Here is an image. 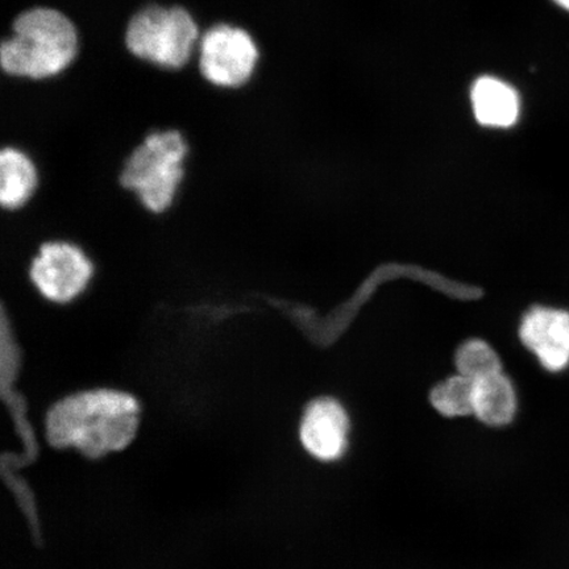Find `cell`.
Wrapping results in <instances>:
<instances>
[{
  "label": "cell",
  "mask_w": 569,
  "mask_h": 569,
  "mask_svg": "<svg viewBox=\"0 0 569 569\" xmlns=\"http://www.w3.org/2000/svg\"><path fill=\"white\" fill-rule=\"evenodd\" d=\"M139 423L137 397L126 390L92 388L56 401L47 411L46 432L51 446L74 447L98 459L124 450L137 437Z\"/></svg>",
  "instance_id": "obj_1"
},
{
  "label": "cell",
  "mask_w": 569,
  "mask_h": 569,
  "mask_svg": "<svg viewBox=\"0 0 569 569\" xmlns=\"http://www.w3.org/2000/svg\"><path fill=\"white\" fill-rule=\"evenodd\" d=\"M97 264L87 249L67 239L42 241L27 267V279L42 300L67 306L87 293Z\"/></svg>",
  "instance_id": "obj_5"
},
{
  "label": "cell",
  "mask_w": 569,
  "mask_h": 569,
  "mask_svg": "<svg viewBox=\"0 0 569 569\" xmlns=\"http://www.w3.org/2000/svg\"><path fill=\"white\" fill-rule=\"evenodd\" d=\"M476 122L482 127L507 130L518 123L521 98L510 83L495 76L479 77L469 91Z\"/></svg>",
  "instance_id": "obj_9"
},
{
  "label": "cell",
  "mask_w": 569,
  "mask_h": 569,
  "mask_svg": "<svg viewBox=\"0 0 569 569\" xmlns=\"http://www.w3.org/2000/svg\"><path fill=\"white\" fill-rule=\"evenodd\" d=\"M77 52L71 20L59 10L34 7L13 20L12 34L0 48V63L7 74L46 80L66 70Z\"/></svg>",
  "instance_id": "obj_2"
},
{
  "label": "cell",
  "mask_w": 569,
  "mask_h": 569,
  "mask_svg": "<svg viewBox=\"0 0 569 569\" xmlns=\"http://www.w3.org/2000/svg\"><path fill=\"white\" fill-rule=\"evenodd\" d=\"M519 338L547 371L559 372L569 362V312L536 306L526 312Z\"/></svg>",
  "instance_id": "obj_7"
},
{
  "label": "cell",
  "mask_w": 569,
  "mask_h": 569,
  "mask_svg": "<svg viewBox=\"0 0 569 569\" xmlns=\"http://www.w3.org/2000/svg\"><path fill=\"white\" fill-rule=\"evenodd\" d=\"M199 30L181 6H147L128 21L126 46L138 59L166 69H181L194 52Z\"/></svg>",
  "instance_id": "obj_4"
},
{
  "label": "cell",
  "mask_w": 569,
  "mask_h": 569,
  "mask_svg": "<svg viewBox=\"0 0 569 569\" xmlns=\"http://www.w3.org/2000/svg\"><path fill=\"white\" fill-rule=\"evenodd\" d=\"M40 190L39 170L21 149L6 147L0 153V204L7 212L27 208Z\"/></svg>",
  "instance_id": "obj_10"
},
{
  "label": "cell",
  "mask_w": 569,
  "mask_h": 569,
  "mask_svg": "<svg viewBox=\"0 0 569 569\" xmlns=\"http://www.w3.org/2000/svg\"><path fill=\"white\" fill-rule=\"evenodd\" d=\"M553 2L560 6L561 9L569 11V0H553Z\"/></svg>",
  "instance_id": "obj_14"
},
{
  "label": "cell",
  "mask_w": 569,
  "mask_h": 569,
  "mask_svg": "<svg viewBox=\"0 0 569 569\" xmlns=\"http://www.w3.org/2000/svg\"><path fill=\"white\" fill-rule=\"evenodd\" d=\"M475 381L457 375L448 377L431 390L430 401L445 417H467L473 415Z\"/></svg>",
  "instance_id": "obj_12"
},
{
  "label": "cell",
  "mask_w": 569,
  "mask_h": 569,
  "mask_svg": "<svg viewBox=\"0 0 569 569\" xmlns=\"http://www.w3.org/2000/svg\"><path fill=\"white\" fill-rule=\"evenodd\" d=\"M455 365L461 376L473 381L502 372L500 358L487 341L472 339L459 347Z\"/></svg>",
  "instance_id": "obj_13"
},
{
  "label": "cell",
  "mask_w": 569,
  "mask_h": 569,
  "mask_svg": "<svg viewBox=\"0 0 569 569\" xmlns=\"http://www.w3.org/2000/svg\"><path fill=\"white\" fill-rule=\"evenodd\" d=\"M350 423L346 410L329 397L317 398L306 408L300 437L306 450L319 460H337L345 453Z\"/></svg>",
  "instance_id": "obj_8"
},
{
  "label": "cell",
  "mask_w": 569,
  "mask_h": 569,
  "mask_svg": "<svg viewBox=\"0 0 569 569\" xmlns=\"http://www.w3.org/2000/svg\"><path fill=\"white\" fill-rule=\"evenodd\" d=\"M516 410V390L503 372L475 381L473 415L482 423L508 425L513 421Z\"/></svg>",
  "instance_id": "obj_11"
},
{
  "label": "cell",
  "mask_w": 569,
  "mask_h": 569,
  "mask_svg": "<svg viewBox=\"0 0 569 569\" xmlns=\"http://www.w3.org/2000/svg\"><path fill=\"white\" fill-rule=\"evenodd\" d=\"M258 44L243 28L220 23L206 31L199 41V70L218 88L243 87L258 67Z\"/></svg>",
  "instance_id": "obj_6"
},
{
  "label": "cell",
  "mask_w": 569,
  "mask_h": 569,
  "mask_svg": "<svg viewBox=\"0 0 569 569\" xmlns=\"http://www.w3.org/2000/svg\"><path fill=\"white\" fill-rule=\"evenodd\" d=\"M190 147L177 130L149 133L127 156L118 181L153 216L173 209L184 181V162Z\"/></svg>",
  "instance_id": "obj_3"
}]
</instances>
